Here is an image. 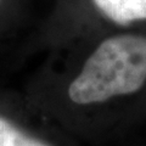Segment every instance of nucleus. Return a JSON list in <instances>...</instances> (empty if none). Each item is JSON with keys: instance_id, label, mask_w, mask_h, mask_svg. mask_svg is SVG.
I'll return each mask as SVG.
<instances>
[{"instance_id": "obj_2", "label": "nucleus", "mask_w": 146, "mask_h": 146, "mask_svg": "<svg viewBox=\"0 0 146 146\" xmlns=\"http://www.w3.org/2000/svg\"><path fill=\"white\" fill-rule=\"evenodd\" d=\"M0 146H77L76 139L28 104L0 98Z\"/></svg>"}, {"instance_id": "obj_4", "label": "nucleus", "mask_w": 146, "mask_h": 146, "mask_svg": "<svg viewBox=\"0 0 146 146\" xmlns=\"http://www.w3.org/2000/svg\"><path fill=\"white\" fill-rule=\"evenodd\" d=\"M0 3H1V0H0Z\"/></svg>"}, {"instance_id": "obj_3", "label": "nucleus", "mask_w": 146, "mask_h": 146, "mask_svg": "<svg viewBox=\"0 0 146 146\" xmlns=\"http://www.w3.org/2000/svg\"><path fill=\"white\" fill-rule=\"evenodd\" d=\"M93 3L116 25L129 26L146 21V0H93Z\"/></svg>"}, {"instance_id": "obj_1", "label": "nucleus", "mask_w": 146, "mask_h": 146, "mask_svg": "<svg viewBox=\"0 0 146 146\" xmlns=\"http://www.w3.org/2000/svg\"><path fill=\"white\" fill-rule=\"evenodd\" d=\"M146 84V36L133 33L105 38L76 57L28 105L74 139L88 134L93 113Z\"/></svg>"}]
</instances>
